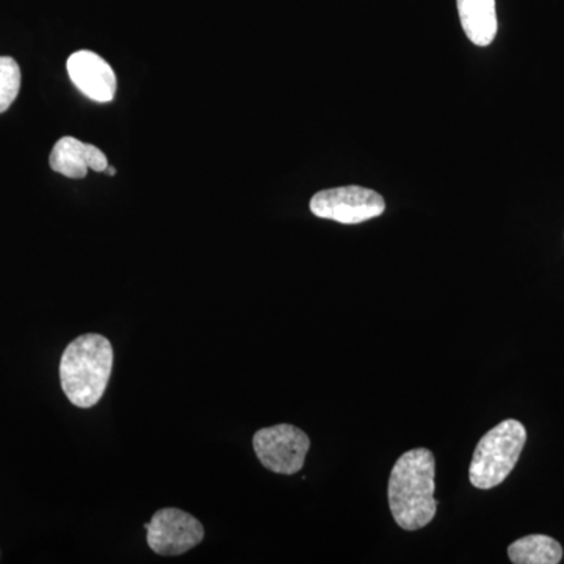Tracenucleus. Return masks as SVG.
I'll use <instances>...</instances> for the list:
<instances>
[{
	"label": "nucleus",
	"mask_w": 564,
	"mask_h": 564,
	"mask_svg": "<svg viewBox=\"0 0 564 564\" xmlns=\"http://www.w3.org/2000/svg\"><path fill=\"white\" fill-rule=\"evenodd\" d=\"M310 207L315 217L323 220L359 225L380 217L386 210V203L380 193L359 185H347L318 192L311 199Z\"/></svg>",
	"instance_id": "20e7f679"
},
{
	"label": "nucleus",
	"mask_w": 564,
	"mask_h": 564,
	"mask_svg": "<svg viewBox=\"0 0 564 564\" xmlns=\"http://www.w3.org/2000/svg\"><path fill=\"white\" fill-rule=\"evenodd\" d=\"M113 369V348L106 336L82 334L63 351L61 381L74 406L88 410L106 393Z\"/></svg>",
	"instance_id": "f03ea898"
},
{
	"label": "nucleus",
	"mask_w": 564,
	"mask_h": 564,
	"mask_svg": "<svg viewBox=\"0 0 564 564\" xmlns=\"http://www.w3.org/2000/svg\"><path fill=\"white\" fill-rule=\"evenodd\" d=\"M106 172L107 174H110V176H115V174H117V170H115L113 166H107Z\"/></svg>",
	"instance_id": "f8f14e48"
},
{
	"label": "nucleus",
	"mask_w": 564,
	"mask_h": 564,
	"mask_svg": "<svg viewBox=\"0 0 564 564\" xmlns=\"http://www.w3.org/2000/svg\"><path fill=\"white\" fill-rule=\"evenodd\" d=\"M70 82L82 95L91 101L106 104L113 101L117 93V76L109 63L91 51L74 52L68 58Z\"/></svg>",
	"instance_id": "0eeeda50"
},
{
	"label": "nucleus",
	"mask_w": 564,
	"mask_h": 564,
	"mask_svg": "<svg viewBox=\"0 0 564 564\" xmlns=\"http://www.w3.org/2000/svg\"><path fill=\"white\" fill-rule=\"evenodd\" d=\"M21 90V69L11 57H0V113L10 109Z\"/></svg>",
	"instance_id": "9b49d317"
},
{
	"label": "nucleus",
	"mask_w": 564,
	"mask_h": 564,
	"mask_svg": "<svg viewBox=\"0 0 564 564\" xmlns=\"http://www.w3.org/2000/svg\"><path fill=\"white\" fill-rule=\"evenodd\" d=\"M436 462L429 448H413L397 459L389 477V508L397 524L408 532L421 530L437 511L434 499Z\"/></svg>",
	"instance_id": "f257e3e1"
},
{
	"label": "nucleus",
	"mask_w": 564,
	"mask_h": 564,
	"mask_svg": "<svg viewBox=\"0 0 564 564\" xmlns=\"http://www.w3.org/2000/svg\"><path fill=\"white\" fill-rule=\"evenodd\" d=\"M527 443V430L514 419L500 422L481 437L470 463V484L478 489H492L507 480Z\"/></svg>",
	"instance_id": "7ed1b4c3"
},
{
	"label": "nucleus",
	"mask_w": 564,
	"mask_h": 564,
	"mask_svg": "<svg viewBox=\"0 0 564 564\" xmlns=\"http://www.w3.org/2000/svg\"><path fill=\"white\" fill-rule=\"evenodd\" d=\"M252 447L263 467L274 474L293 475L303 469L311 441L303 430L280 423L259 430L252 437Z\"/></svg>",
	"instance_id": "39448f33"
},
{
	"label": "nucleus",
	"mask_w": 564,
	"mask_h": 564,
	"mask_svg": "<svg viewBox=\"0 0 564 564\" xmlns=\"http://www.w3.org/2000/svg\"><path fill=\"white\" fill-rule=\"evenodd\" d=\"M50 163L55 173H61L70 180H84L88 170L102 173L109 166L106 154L99 148L95 144L82 143L74 137H63L55 143Z\"/></svg>",
	"instance_id": "6e6552de"
},
{
	"label": "nucleus",
	"mask_w": 564,
	"mask_h": 564,
	"mask_svg": "<svg viewBox=\"0 0 564 564\" xmlns=\"http://www.w3.org/2000/svg\"><path fill=\"white\" fill-rule=\"evenodd\" d=\"M508 556L514 564H558L563 558V547L554 538L530 534L514 541L508 547Z\"/></svg>",
	"instance_id": "9d476101"
},
{
	"label": "nucleus",
	"mask_w": 564,
	"mask_h": 564,
	"mask_svg": "<svg viewBox=\"0 0 564 564\" xmlns=\"http://www.w3.org/2000/svg\"><path fill=\"white\" fill-rule=\"evenodd\" d=\"M144 529L151 551L163 556L185 554L204 540L202 522L180 508H162Z\"/></svg>",
	"instance_id": "423d86ee"
},
{
	"label": "nucleus",
	"mask_w": 564,
	"mask_h": 564,
	"mask_svg": "<svg viewBox=\"0 0 564 564\" xmlns=\"http://www.w3.org/2000/svg\"><path fill=\"white\" fill-rule=\"evenodd\" d=\"M456 6L467 39L477 46H489L499 28L496 0H456Z\"/></svg>",
	"instance_id": "1a4fd4ad"
}]
</instances>
